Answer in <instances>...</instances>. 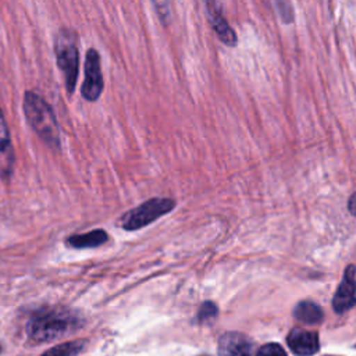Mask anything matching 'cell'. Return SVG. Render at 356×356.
I'll return each mask as SVG.
<instances>
[{
	"instance_id": "obj_1",
	"label": "cell",
	"mask_w": 356,
	"mask_h": 356,
	"mask_svg": "<svg viewBox=\"0 0 356 356\" xmlns=\"http://www.w3.org/2000/svg\"><path fill=\"white\" fill-rule=\"evenodd\" d=\"M79 327V317L67 309L51 307L38 310L28 321L26 332L36 343L49 342L68 335Z\"/></svg>"
},
{
	"instance_id": "obj_2",
	"label": "cell",
	"mask_w": 356,
	"mask_h": 356,
	"mask_svg": "<svg viewBox=\"0 0 356 356\" xmlns=\"http://www.w3.org/2000/svg\"><path fill=\"white\" fill-rule=\"evenodd\" d=\"M24 111L29 125L40 139L51 147H58L60 129L56 115L47 102L35 92H25Z\"/></svg>"
},
{
	"instance_id": "obj_3",
	"label": "cell",
	"mask_w": 356,
	"mask_h": 356,
	"mask_svg": "<svg viewBox=\"0 0 356 356\" xmlns=\"http://www.w3.org/2000/svg\"><path fill=\"white\" fill-rule=\"evenodd\" d=\"M175 207V200L170 197H152L135 209L129 210L122 218L121 225L127 231H136L150 222L156 221L161 216L170 213Z\"/></svg>"
},
{
	"instance_id": "obj_4",
	"label": "cell",
	"mask_w": 356,
	"mask_h": 356,
	"mask_svg": "<svg viewBox=\"0 0 356 356\" xmlns=\"http://www.w3.org/2000/svg\"><path fill=\"white\" fill-rule=\"evenodd\" d=\"M56 60L60 71L64 75V82L68 93H72L76 85L79 51L75 44V36L71 32H60L56 40Z\"/></svg>"
},
{
	"instance_id": "obj_5",
	"label": "cell",
	"mask_w": 356,
	"mask_h": 356,
	"mask_svg": "<svg viewBox=\"0 0 356 356\" xmlns=\"http://www.w3.org/2000/svg\"><path fill=\"white\" fill-rule=\"evenodd\" d=\"M103 92V74L100 68V56L96 49H89L85 58V79L81 93L85 100L96 102Z\"/></svg>"
},
{
	"instance_id": "obj_6",
	"label": "cell",
	"mask_w": 356,
	"mask_h": 356,
	"mask_svg": "<svg viewBox=\"0 0 356 356\" xmlns=\"http://www.w3.org/2000/svg\"><path fill=\"white\" fill-rule=\"evenodd\" d=\"M355 266L349 264L345 271L341 284L332 298V307L337 313H345L355 306Z\"/></svg>"
},
{
	"instance_id": "obj_7",
	"label": "cell",
	"mask_w": 356,
	"mask_h": 356,
	"mask_svg": "<svg viewBox=\"0 0 356 356\" xmlns=\"http://www.w3.org/2000/svg\"><path fill=\"white\" fill-rule=\"evenodd\" d=\"M286 342L291 350L298 356H312L318 350V335L316 331L293 328L288 337Z\"/></svg>"
},
{
	"instance_id": "obj_8",
	"label": "cell",
	"mask_w": 356,
	"mask_h": 356,
	"mask_svg": "<svg viewBox=\"0 0 356 356\" xmlns=\"http://www.w3.org/2000/svg\"><path fill=\"white\" fill-rule=\"evenodd\" d=\"M218 356H254L253 345L241 332H225L218 341Z\"/></svg>"
},
{
	"instance_id": "obj_9",
	"label": "cell",
	"mask_w": 356,
	"mask_h": 356,
	"mask_svg": "<svg viewBox=\"0 0 356 356\" xmlns=\"http://www.w3.org/2000/svg\"><path fill=\"white\" fill-rule=\"evenodd\" d=\"M207 7V18L210 21V25L211 28L214 29V32L217 33L218 39L221 42H224L227 46L232 47L236 44L238 42V38H236V33L235 31L229 26V24L227 22V19L222 17L221 14V10L218 8V4L217 3H207L206 4Z\"/></svg>"
},
{
	"instance_id": "obj_10",
	"label": "cell",
	"mask_w": 356,
	"mask_h": 356,
	"mask_svg": "<svg viewBox=\"0 0 356 356\" xmlns=\"http://www.w3.org/2000/svg\"><path fill=\"white\" fill-rule=\"evenodd\" d=\"M108 241V235L104 229H92L85 234H75L67 239V243L76 249H86V248H97Z\"/></svg>"
},
{
	"instance_id": "obj_11",
	"label": "cell",
	"mask_w": 356,
	"mask_h": 356,
	"mask_svg": "<svg viewBox=\"0 0 356 356\" xmlns=\"http://www.w3.org/2000/svg\"><path fill=\"white\" fill-rule=\"evenodd\" d=\"M293 316L303 324H317L323 320L321 307L312 300H302L293 309Z\"/></svg>"
},
{
	"instance_id": "obj_12",
	"label": "cell",
	"mask_w": 356,
	"mask_h": 356,
	"mask_svg": "<svg viewBox=\"0 0 356 356\" xmlns=\"http://www.w3.org/2000/svg\"><path fill=\"white\" fill-rule=\"evenodd\" d=\"M83 348V342L81 341H71L56 345L46 350L42 356H75Z\"/></svg>"
},
{
	"instance_id": "obj_13",
	"label": "cell",
	"mask_w": 356,
	"mask_h": 356,
	"mask_svg": "<svg viewBox=\"0 0 356 356\" xmlns=\"http://www.w3.org/2000/svg\"><path fill=\"white\" fill-rule=\"evenodd\" d=\"M254 356H286L284 348L278 343H266L257 349Z\"/></svg>"
},
{
	"instance_id": "obj_14",
	"label": "cell",
	"mask_w": 356,
	"mask_h": 356,
	"mask_svg": "<svg viewBox=\"0 0 356 356\" xmlns=\"http://www.w3.org/2000/svg\"><path fill=\"white\" fill-rule=\"evenodd\" d=\"M7 150H10V134L3 113L0 110V153H6Z\"/></svg>"
},
{
	"instance_id": "obj_15",
	"label": "cell",
	"mask_w": 356,
	"mask_h": 356,
	"mask_svg": "<svg viewBox=\"0 0 356 356\" xmlns=\"http://www.w3.org/2000/svg\"><path fill=\"white\" fill-rule=\"evenodd\" d=\"M216 314H217V306H216L213 302H204V303L200 306V309H199L197 318H199L200 321H204V320L213 318Z\"/></svg>"
},
{
	"instance_id": "obj_16",
	"label": "cell",
	"mask_w": 356,
	"mask_h": 356,
	"mask_svg": "<svg viewBox=\"0 0 356 356\" xmlns=\"http://www.w3.org/2000/svg\"><path fill=\"white\" fill-rule=\"evenodd\" d=\"M348 207H349V213H350L352 216H355V193L350 195L349 202H348Z\"/></svg>"
},
{
	"instance_id": "obj_17",
	"label": "cell",
	"mask_w": 356,
	"mask_h": 356,
	"mask_svg": "<svg viewBox=\"0 0 356 356\" xmlns=\"http://www.w3.org/2000/svg\"><path fill=\"white\" fill-rule=\"evenodd\" d=\"M1 350H3V346H1V343H0V353H1Z\"/></svg>"
}]
</instances>
